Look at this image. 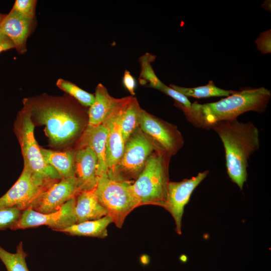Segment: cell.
<instances>
[{"label": "cell", "instance_id": "9a60e30c", "mask_svg": "<svg viewBox=\"0 0 271 271\" xmlns=\"http://www.w3.org/2000/svg\"><path fill=\"white\" fill-rule=\"evenodd\" d=\"M35 20L26 19L11 10L0 23V32L9 37L20 54L27 51V41L34 26Z\"/></svg>", "mask_w": 271, "mask_h": 271}, {"label": "cell", "instance_id": "4dcf8cb0", "mask_svg": "<svg viewBox=\"0 0 271 271\" xmlns=\"http://www.w3.org/2000/svg\"><path fill=\"white\" fill-rule=\"evenodd\" d=\"M13 48H15V45L11 40L0 32V53Z\"/></svg>", "mask_w": 271, "mask_h": 271}, {"label": "cell", "instance_id": "603a6c76", "mask_svg": "<svg viewBox=\"0 0 271 271\" xmlns=\"http://www.w3.org/2000/svg\"><path fill=\"white\" fill-rule=\"evenodd\" d=\"M27 253L23 242L17 246L15 253L10 252L0 246V259L8 271H29L26 261Z\"/></svg>", "mask_w": 271, "mask_h": 271}, {"label": "cell", "instance_id": "ffe728a7", "mask_svg": "<svg viewBox=\"0 0 271 271\" xmlns=\"http://www.w3.org/2000/svg\"><path fill=\"white\" fill-rule=\"evenodd\" d=\"M112 222V219L107 215L98 219L73 224L60 230V232L72 235L103 238L108 235L107 228Z\"/></svg>", "mask_w": 271, "mask_h": 271}, {"label": "cell", "instance_id": "cb8c5ba5", "mask_svg": "<svg viewBox=\"0 0 271 271\" xmlns=\"http://www.w3.org/2000/svg\"><path fill=\"white\" fill-rule=\"evenodd\" d=\"M57 86L75 98L81 105L90 107L94 101V95L90 93L72 82L59 78L56 82Z\"/></svg>", "mask_w": 271, "mask_h": 271}, {"label": "cell", "instance_id": "52a82bcc", "mask_svg": "<svg viewBox=\"0 0 271 271\" xmlns=\"http://www.w3.org/2000/svg\"><path fill=\"white\" fill-rule=\"evenodd\" d=\"M15 130L19 140L23 157L24 168L36 176L43 178L60 180L59 173L44 161L34 137V124L29 107L24 104L15 123Z\"/></svg>", "mask_w": 271, "mask_h": 271}, {"label": "cell", "instance_id": "e0dca14e", "mask_svg": "<svg viewBox=\"0 0 271 271\" xmlns=\"http://www.w3.org/2000/svg\"><path fill=\"white\" fill-rule=\"evenodd\" d=\"M107 129L104 124L91 127L87 126L79 140L78 148L88 147L92 149L98 159V175L108 170L106 157Z\"/></svg>", "mask_w": 271, "mask_h": 271}, {"label": "cell", "instance_id": "8992f818", "mask_svg": "<svg viewBox=\"0 0 271 271\" xmlns=\"http://www.w3.org/2000/svg\"><path fill=\"white\" fill-rule=\"evenodd\" d=\"M130 185L112 179L104 173L99 176L95 187L98 202L106 210L112 223L119 228L129 213L140 206Z\"/></svg>", "mask_w": 271, "mask_h": 271}, {"label": "cell", "instance_id": "d4e9b609", "mask_svg": "<svg viewBox=\"0 0 271 271\" xmlns=\"http://www.w3.org/2000/svg\"><path fill=\"white\" fill-rule=\"evenodd\" d=\"M155 58V56L149 53H146L140 58L141 71L139 79L142 84L148 83L149 87L157 89L162 81L156 75L151 65Z\"/></svg>", "mask_w": 271, "mask_h": 271}, {"label": "cell", "instance_id": "f1b7e54d", "mask_svg": "<svg viewBox=\"0 0 271 271\" xmlns=\"http://www.w3.org/2000/svg\"><path fill=\"white\" fill-rule=\"evenodd\" d=\"M257 49L262 53H270V30L261 33L255 40Z\"/></svg>", "mask_w": 271, "mask_h": 271}, {"label": "cell", "instance_id": "277c9868", "mask_svg": "<svg viewBox=\"0 0 271 271\" xmlns=\"http://www.w3.org/2000/svg\"><path fill=\"white\" fill-rule=\"evenodd\" d=\"M171 157L164 151H154L147 159L140 175L130 185L140 206L154 205L164 208L170 182L168 166Z\"/></svg>", "mask_w": 271, "mask_h": 271}, {"label": "cell", "instance_id": "4fadbf2b", "mask_svg": "<svg viewBox=\"0 0 271 271\" xmlns=\"http://www.w3.org/2000/svg\"><path fill=\"white\" fill-rule=\"evenodd\" d=\"M129 97L122 98L119 105L103 122L107 129L105 149L108 171L117 164L123 152L125 144L121 133V120Z\"/></svg>", "mask_w": 271, "mask_h": 271}, {"label": "cell", "instance_id": "f546056e", "mask_svg": "<svg viewBox=\"0 0 271 271\" xmlns=\"http://www.w3.org/2000/svg\"><path fill=\"white\" fill-rule=\"evenodd\" d=\"M122 83L131 95H134L135 94L134 90L137 86L136 80L127 70H125L124 72Z\"/></svg>", "mask_w": 271, "mask_h": 271}, {"label": "cell", "instance_id": "9c48e42d", "mask_svg": "<svg viewBox=\"0 0 271 271\" xmlns=\"http://www.w3.org/2000/svg\"><path fill=\"white\" fill-rule=\"evenodd\" d=\"M140 128L157 148L171 156L183 147L184 139L176 126L142 109Z\"/></svg>", "mask_w": 271, "mask_h": 271}, {"label": "cell", "instance_id": "5bb4252c", "mask_svg": "<svg viewBox=\"0 0 271 271\" xmlns=\"http://www.w3.org/2000/svg\"><path fill=\"white\" fill-rule=\"evenodd\" d=\"M98 159L88 147L78 148L75 155V176L80 192L94 189L98 179Z\"/></svg>", "mask_w": 271, "mask_h": 271}, {"label": "cell", "instance_id": "8fae6325", "mask_svg": "<svg viewBox=\"0 0 271 271\" xmlns=\"http://www.w3.org/2000/svg\"><path fill=\"white\" fill-rule=\"evenodd\" d=\"M209 171L206 170L199 173L190 179H185L180 182H169L167 198L164 208L173 217L176 231L181 234L182 218L186 205L189 202L191 194L195 188L207 177Z\"/></svg>", "mask_w": 271, "mask_h": 271}, {"label": "cell", "instance_id": "44dd1931", "mask_svg": "<svg viewBox=\"0 0 271 271\" xmlns=\"http://www.w3.org/2000/svg\"><path fill=\"white\" fill-rule=\"evenodd\" d=\"M141 110L137 98L129 96L125 105L121 120V130L124 144L140 127Z\"/></svg>", "mask_w": 271, "mask_h": 271}, {"label": "cell", "instance_id": "7a4b0ae2", "mask_svg": "<svg viewBox=\"0 0 271 271\" xmlns=\"http://www.w3.org/2000/svg\"><path fill=\"white\" fill-rule=\"evenodd\" d=\"M209 129L217 133L223 143L229 177L242 190L247 178L248 160L259 148L258 128L251 122L234 119L215 122Z\"/></svg>", "mask_w": 271, "mask_h": 271}, {"label": "cell", "instance_id": "ba28073f", "mask_svg": "<svg viewBox=\"0 0 271 271\" xmlns=\"http://www.w3.org/2000/svg\"><path fill=\"white\" fill-rule=\"evenodd\" d=\"M58 181L36 176L24 168L16 182L0 197V208L33 209L46 191Z\"/></svg>", "mask_w": 271, "mask_h": 271}, {"label": "cell", "instance_id": "30bf717a", "mask_svg": "<svg viewBox=\"0 0 271 271\" xmlns=\"http://www.w3.org/2000/svg\"><path fill=\"white\" fill-rule=\"evenodd\" d=\"M75 197L67 201L58 211L42 213L29 208L22 211L21 217L11 229L16 230L46 225L57 231L76 224Z\"/></svg>", "mask_w": 271, "mask_h": 271}, {"label": "cell", "instance_id": "6da1fadb", "mask_svg": "<svg viewBox=\"0 0 271 271\" xmlns=\"http://www.w3.org/2000/svg\"><path fill=\"white\" fill-rule=\"evenodd\" d=\"M271 97L268 89L261 87L247 88L236 91L225 98L214 102L192 103L187 108L175 102L176 106L184 112L187 120L194 126L209 129L216 122L237 119L247 111H265Z\"/></svg>", "mask_w": 271, "mask_h": 271}, {"label": "cell", "instance_id": "7c38bea8", "mask_svg": "<svg viewBox=\"0 0 271 271\" xmlns=\"http://www.w3.org/2000/svg\"><path fill=\"white\" fill-rule=\"evenodd\" d=\"M80 192L75 176L62 178L46 191L33 209L42 213L56 212Z\"/></svg>", "mask_w": 271, "mask_h": 271}, {"label": "cell", "instance_id": "484cf974", "mask_svg": "<svg viewBox=\"0 0 271 271\" xmlns=\"http://www.w3.org/2000/svg\"><path fill=\"white\" fill-rule=\"evenodd\" d=\"M22 212L16 207L0 208V230L11 229L19 220Z\"/></svg>", "mask_w": 271, "mask_h": 271}, {"label": "cell", "instance_id": "83f0119b", "mask_svg": "<svg viewBox=\"0 0 271 271\" xmlns=\"http://www.w3.org/2000/svg\"><path fill=\"white\" fill-rule=\"evenodd\" d=\"M156 89L171 97L175 100V102L179 103L186 108H188L191 106L192 103L189 101L187 97L170 86H167L162 82Z\"/></svg>", "mask_w": 271, "mask_h": 271}, {"label": "cell", "instance_id": "3957f363", "mask_svg": "<svg viewBox=\"0 0 271 271\" xmlns=\"http://www.w3.org/2000/svg\"><path fill=\"white\" fill-rule=\"evenodd\" d=\"M32 118L45 126L50 143L55 146L67 144L80 133L82 120L79 111L67 101L60 98L26 99Z\"/></svg>", "mask_w": 271, "mask_h": 271}, {"label": "cell", "instance_id": "4316f807", "mask_svg": "<svg viewBox=\"0 0 271 271\" xmlns=\"http://www.w3.org/2000/svg\"><path fill=\"white\" fill-rule=\"evenodd\" d=\"M37 3L36 0H16L12 10L26 19L34 20Z\"/></svg>", "mask_w": 271, "mask_h": 271}, {"label": "cell", "instance_id": "1f68e13d", "mask_svg": "<svg viewBox=\"0 0 271 271\" xmlns=\"http://www.w3.org/2000/svg\"><path fill=\"white\" fill-rule=\"evenodd\" d=\"M5 15H6V14L0 13V23L2 21L3 18L5 17Z\"/></svg>", "mask_w": 271, "mask_h": 271}, {"label": "cell", "instance_id": "ac0fdd59", "mask_svg": "<svg viewBox=\"0 0 271 271\" xmlns=\"http://www.w3.org/2000/svg\"><path fill=\"white\" fill-rule=\"evenodd\" d=\"M76 223L99 219L107 215L106 210L98 202L93 189L80 192L75 197Z\"/></svg>", "mask_w": 271, "mask_h": 271}, {"label": "cell", "instance_id": "7402d4cb", "mask_svg": "<svg viewBox=\"0 0 271 271\" xmlns=\"http://www.w3.org/2000/svg\"><path fill=\"white\" fill-rule=\"evenodd\" d=\"M169 86L186 97L189 96L197 98H208L213 96H228L236 91L220 88L217 87L211 80L209 81L206 85L196 87L187 88L174 84H170Z\"/></svg>", "mask_w": 271, "mask_h": 271}, {"label": "cell", "instance_id": "2e32d148", "mask_svg": "<svg viewBox=\"0 0 271 271\" xmlns=\"http://www.w3.org/2000/svg\"><path fill=\"white\" fill-rule=\"evenodd\" d=\"M122 100L111 96L106 87L99 83L96 88L94 101L88 111V126H98L111 114Z\"/></svg>", "mask_w": 271, "mask_h": 271}, {"label": "cell", "instance_id": "5b68a950", "mask_svg": "<svg viewBox=\"0 0 271 271\" xmlns=\"http://www.w3.org/2000/svg\"><path fill=\"white\" fill-rule=\"evenodd\" d=\"M155 151L160 150L138 127L125 142L119 162L107 171L108 176L132 185L143 170L149 156Z\"/></svg>", "mask_w": 271, "mask_h": 271}, {"label": "cell", "instance_id": "d6986e66", "mask_svg": "<svg viewBox=\"0 0 271 271\" xmlns=\"http://www.w3.org/2000/svg\"><path fill=\"white\" fill-rule=\"evenodd\" d=\"M40 149L45 162L57 171L61 179L75 176V151L59 152Z\"/></svg>", "mask_w": 271, "mask_h": 271}]
</instances>
